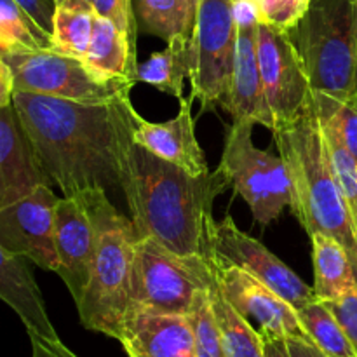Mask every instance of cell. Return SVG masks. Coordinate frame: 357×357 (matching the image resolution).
I'll use <instances>...</instances> for the list:
<instances>
[{
	"label": "cell",
	"instance_id": "7a4b0ae2",
	"mask_svg": "<svg viewBox=\"0 0 357 357\" xmlns=\"http://www.w3.org/2000/svg\"><path fill=\"white\" fill-rule=\"evenodd\" d=\"M229 185L220 169L194 176L136 143L121 167V188L136 234L178 255H208L213 204Z\"/></svg>",
	"mask_w": 357,
	"mask_h": 357
},
{
	"label": "cell",
	"instance_id": "6da1fadb",
	"mask_svg": "<svg viewBox=\"0 0 357 357\" xmlns=\"http://www.w3.org/2000/svg\"><path fill=\"white\" fill-rule=\"evenodd\" d=\"M13 105L45 176L63 197L121 187L122 160L139 117L129 94L80 103L14 91Z\"/></svg>",
	"mask_w": 357,
	"mask_h": 357
},
{
	"label": "cell",
	"instance_id": "ba28073f",
	"mask_svg": "<svg viewBox=\"0 0 357 357\" xmlns=\"http://www.w3.org/2000/svg\"><path fill=\"white\" fill-rule=\"evenodd\" d=\"M237 47L234 0H199L197 21L190 38L192 94L202 110L229 108Z\"/></svg>",
	"mask_w": 357,
	"mask_h": 357
},
{
	"label": "cell",
	"instance_id": "7402d4cb",
	"mask_svg": "<svg viewBox=\"0 0 357 357\" xmlns=\"http://www.w3.org/2000/svg\"><path fill=\"white\" fill-rule=\"evenodd\" d=\"M208 293L227 357H265L264 337L227 300L216 281L215 271H213V281Z\"/></svg>",
	"mask_w": 357,
	"mask_h": 357
},
{
	"label": "cell",
	"instance_id": "4316f807",
	"mask_svg": "<svg viewBox=\"0 0 357 357\" xmlns=\"http://www.w3.org/2000/svg\"><path fill=\"white\" fill-rule=\"evenodd\" d=\"M296 312L309 340L321 351L333 357H357L351 340L323 300H314Z\"/></svg>",
	"mask_w": 357,
	"mask_h": 357
},
{
	"label": "cell",
	"instance_id": "8992f818",
	"mask_svg": "<svg viewBox=\"0 0 357 357\" xmlns=\"http://www.w3.org/2000/svg\"><path fill=\"white\" fill-rule=\"evenodd\" d=\"M213 281L211 260L178 255L153 237H138L131 274V307L188 316L195 296ZM129 307V309H131Z\"/></svg>",
	"mask_w": 357,
	"mask_h": 357
},
{
	"label": "cell",
	"instance_id": "2e32d148",
	"mask_svg": "<svg viewBox=\"0 0 357 357\" xmlns=\"http://www.w3.org/2000/svg\"><path fill=\"white\" fill-rule=\"evenodd\" d=\"M129 357H197L188 316L131 307L117 338Z\"/></svg>",
	"mask_w": 357,
	"mask_h": 357
},
{
	"label": "cell",
	"instance_id": "ab89813d",
	"mask_svg": "<svg viewBox=\"0 0 357 357\" xmlns=\"http://www.w3.org/2000/svg\"><path fill=\"white\" fill-rule=\"evenodd\" d=\"M234 2H237V0H234Z\"/></svg>",
	"mask_w": 357,
	"mask_h": 357
},
{
	"label": "cell",
	"instance_id": "e575fe53",
	"mask_svg": "<svg viewBox=\"0 0 357 357\" xmlns=\"http://www.w3.org/2000/svg\"><path fill=\"white\" fill-rule=\"evenodd\" d=\"M286 344L291 357H333L321 351L309 338H286Z\"/></svg>",
	"mask_w": 357,
	"mask_h": 357
},
{
	"label": "cell",
	"instance_id": "30bf717a",
	"mask_svg": "<svg viewBox=\"0 0 357 357\" xmlns=\"http://www.w3.org/2000/svg\"><path fill=\"white\" fill-rule=\"evenodd\" d=\"M258 66L274 129L291 124L312 101L309 77L288 31L258 20Z\"/></svg>",
	"mask_w": 357,
	"mask_h": 357
},
{
	"label": "cell",
	"instance_id": "44dd1931",
	"mask_svg": "<svg viewBox=\"0 0 357 357\" xmlns=\"http://www.w3.org/2000/svg\"><path fill=\"white\" fill-rule=\"evenodd\" d=\"M314 293L319 300H337L357 289V274L347 250L326 234H314Z\"/></svg>",
	"mask_w": 357,
	"mask_h": 357
},
{
	"label": "cell",
	"instance_id": "f35d334b",
	"mask_svg": "<svg viewBox=\"0 0 357 357\" xmlns=\"http://www.w3.org/2000/svg\"><path fill=\"white\" fill-rule=\"evenodd\" d=\"M356 42H357V14H356Z\"/></svg>",
	"mask_w": 357,
	"mask_h": 357
},
{
	"label": "cell",
	"instance_id": "f1b7e54d",
	"mask_svg": "<svg viewBox=\"0 0 357 357\" xmlns=\"http://www.w3.org/2000/svg\"><path fill=\"white\" fill-rule=\"evenodd\" d=\"M208 289L195 296L194 305L188 312V321H190L192 331H194L195 351H197V357H227L218 326H216L215 314L211 309V302H209Z\"/></svg>",
	"mask_w": 357,
	"mask_h": 357
},
{
	"label": "cell",
	"instance_id": "4dcf8cb0",
	"mask_svg": "<svg viewBox=\"0 0 357 357\" xmlns=\"http://www.w3.org/2000/svg\"><path fill=\"white\" fill-rule=\"evenodd\" d=\"M98 16L110 20L131 45L138 49V21H136L135 2L132 0H91Z\"/></svg>",
	"mask_w": 357,
	"mask_h": 357
},
{
	"label": "cell",
	"instance_id": "d590c367",
	"mask_svg": "<svg viewBox=\"0 0 357 357\" xmlns=\"http://www.w3.org/2000/svg\"><path fill=\"white\" fill-rule=\"evenodd\" d=\"M13 94H14L13 72H10L9 65H7L6 59H3L2 54H0V108L13 103Z\"/></svg>",
	"mask_w": 357,
	"mask_h": 357
},
{
	"label": "cell",
	"instance_id": "1f68e13d",
	"mask_svg": "<svg viewBox=\"0 0 357 357\" xmlns=\"http://www.w3.org/2000/svg\"><path fill=\"white\" fill-rule=\"evenodd\" d=\"M324 303L333 312V316L337 317L342 330L345 331L357 354V289L337 300H328Z\"/></svg>",
	"mask_w": 357,
	"mask_h": 357
},
{
	"label": "cell",
	"instance_id": "5bb4252c",
	"mask_svg": "<svg viewBox=\"0 0 357 357\" xmlns=\"http://www.w3.org/2000/svg\"><path fill=\"white\" fill-rule=\"evenodd\" d=\"M237 47L230 84L229 112L234 121L265 126L272 131L271 110L261 89L260 66H258V13L250 0L236 2Z\"/></svg>",
	"mask_w": 357,
	"mask_h": 357
},
{
	"label": "cell",
	"instance_id": "ac0fdd59",
	"mask_svg": "<svg viewBox=\"0 0 357 357\" xmlns=\"http://www.w3.org/2000/svg\"><path fill=\"white\" fill-rule=\"evenodd\" d=\"M40 185H51V181L35 155L14 105H6L0 108V204L17 201Z\"/></svg>",
	"mask_w": 357,
	"mask_h": 357
},
{
	"label": "cell",
	"instance_id": "8fae6325",
	"mask_svg": "<svg viewBox=\"0 0 357 357\" xmlns=\"http://www.w3.org/2000/svg\"><path fill=\"white\" fill-rule=\"evenodd\" d=\"M213 264L234 265L274 289L293 309L300 310L317 300L314 288L302 281L288 265L279 260L260 241L244 234L230 216L215 222L209 230L208 255Z\"/></svg>",
	"mask_w": 357,
	"mask_h": 357
},
{
	"label": "cell",
	"instance_id": "83f0119b",
	"mask_svg": "<svg viewBox=\"0 0 357 357\" xmlns=\"http://www.w3.org/2000/svg\"><path fill=\"white\" fill-rule=\"evenodd\" d=\"M317 117L326 122L345 149L357 160V96L337 98L324 93H312Z\"/></svg>",
	"mask_w": 357,
	"mask_h": 357
},
{
	"label": "cell",
	"instance_id": "3957f363",
	"mask_svg": "<svg viewBox=\"0 0 357 357\" xmlns=\"http://www.w3.org/2000/svg\"><path fill=\"white\" fill-rule=\"evenodd\" d=\"M272 132L291 181L293 215L309 237L326 234L337 239L357 274V229L331 169L314 98L298 119Z\"/></svg>",
	"mask_w": 357,
	"mask_h": 357
},
{
	"label": "cell",
	"instance_id": "ffe728a7",
	"mask_svg": "<svg viewBox=\"0 0 357 357\" xmlns=\"http://www.w3.org/2000/svg\"><path fill=\"white\" fill-rule=\"evenodd\" d=\"M84 65L105 82H138V49L132 47L128 37L110 20L98 14Z\"/></svg>",
	"mask_w": 357,
	"mask_h": 357
},
{
	"label": "cell",
	"instance_id": "e0dca14e",
	"mask_svg": "<svg viewBox=\"0 0 357 357\" xmlns=\"http://www.w3.org/2000/svg\"><path fill=\"white\" fill-rule=\"evenodd\" d=\"M176 117L167 122H150L139 115L135 129L136 145L143 146L153 155L181 167L194 176L209 173L204 152L195 136V119L192 115V105L195 96L181 98Z\"/></svg>",
	"mask_w": 357,
	"mask_h": 357
},
{
	"label": "cell",
	"instance_id": "cb8c5ba5",
	"mask_svg": "<svg viewBox=\"0 0 357 357\" xmlns=\"http://www.w3.org/2000/svg\"><path fill=\"white\" fill-rule=\"evenodd\" d=\"M96 20L91 0H66L58 3L52 17L51 51L70 58H86Z\"/></svg>",
	"mask_w": 357,
	"mask_h": 357
},
{
	"label": "cell",
	"instance_id": "d6a6232c",
	"mask_svg": "<svg viewBox=\"0 0 357 357\" xmlns=\"http://www.w3.org/2000/svg\"><path fill=\"white\" fill-rule=\"evenodd\" d=\"M31 20L37 23L44 33L51 37L52 33V17H54L56 2L54 0H14Z\"/></svg>",
	"mask_w": 357,
	"mask_h": 357
},
{
	"label": "cell",
	"instance_id": "836d02e7",
	"mask_svg": "<svg viewBox=\"0 0 357 357\" xmlns=\"http://www.w3.org/2000/svg\"><path fill=\"white\" fill-rule=\"evenodd\" d=\"M31 344V357H79L75 352L70 351L59 338L49 340L38 335H28Z\"/></svg>",
	"mask_w": 357,
	"mask_h": 357
},
{
	"label": "cell",
	"instance_id": "9a60e30c",
	"mask_svg": "<svg viewBox=\"0 0 357 357\" xmlns=\"http://www.w3.org/2000/svg\"><path fill=\"white\" fill-rule=\"evenodd\" d=\"M96 223L82 194L59 197L54 209V243L58 271L73 302H79L87 284L96 250Z\"/></svg>",
	"mask_w": 357,
	"mask_h": 357
},
{
	"label": "cell",
	"instance_id": "d4e9b609",
	"mask_svg": "<svg viewBox=\"0 0 357 357\" xmlns=\"http://www.w3.org/2000/svg\"><path fill=\"white\" fill-rule=\"evenodd\" d=\"M190 75V38H173L167 47L153 52L138 65V82L149 84L181 100L185 79Z\"/></svg>",
	"mask_w": 357,
	"mask_h": 357
},
{
	"label": "cell",
	"instance_id": "603a6c76",
	"mask_svg": "<svg viewBox=\"0 0 357 357\" xmlns=\"http://www.w3.org/2000/svg\"><path fill=\"white\" fill-rule=\"evenodd\" d=\"M197 9L199 0H135L139 30L166 42L192 38Z\"/></svg>",
	"mask_w": 357,
	"mask_h": 357
},
{
	"label": "cell",
	"instance_id": "52a82bcc",
	"mask_svg": "<svg viewBox=\"0 0 357 357\" xmlns=\"http://www.w3.org/2000/svg\"><path fill=\"white\" fill-rule=\"evenodd\" d=\"M251 135V122L234 121L218 169L246 201L255 222L264 229L291 204V181L281 155L258 149Z\"/></svg>",
	"mask_w": 357,
	"mask_h": 357
},
{
	"label": "cell",
	"instance_id": "74e56055",
	"mask_svg": "<svg viewBox=\"0 0 357 357\" xmlns=\"http://www.w3.org/2000/svg\"><path fill=\"white\" fill-rule=\"evenodd\" d=\"M56 2V6H58V3H63V2H66V0H54Z\"/></svg>",
	"mask_w": 357,
	"mask_h": 357
},
{
	"label": "cell",
	"instance_id": "d6986e66",
	"mask_svg": "<svg viewBox=\"0 0 357 357\" xmlns=\"http://www.w3.org/2000/svg\"><path fill=\"white\" fill-rule=\"evenodd\" d=\"M0 300L10 307L28 335L56 340L54 326L45 310L44 296L31 274L30 261L0 246Z\"/></svg>",
	"mask_w": 357,
	"mask_h": 357
},
{
	"label": "cell",
	"instance_id": "4fadbf2b",
	"mask_svg": "<svg viewBox=\"0 0 357 357\" xmlns=\"http://www.w3.org/2000/svg\"><path fill=\"white\" fill-rule=\"evenodd\" d=\"M213 271L227 300L257 328L261 337L309 338L300 324L296 309L250 272L220 264H213Z\"/></svg>",
	"mask_w": 357,
	"mask_h": 357
},
{
	"label": "cell",
	"instance_id": "f546056e",
	"mask_svg": "<svg viewBox=\"0 0 357 357\" xmlns=\"http://www.w3.org/2000/svg\"><path fill=\"white\" fill-rule=\"evenodd\" d=\"M312 0H260L258 20L281 31H289L309 9Z\"/></svg>",
	"mask_w": 357,
	"mask_h": 357
},
{
	"label": "cell",
	"instance_id": "5b68a950",
	"mask_svg": "<svg viewBox=\"0 0 357 357\" xmlns=\"http://www.w3.org/2000/svg\"><path fill=\"white\" fill-rule=\"evenodd\" d=\"M357 0H312L288 31L312 93L357 96Z\"/></svg>",
	"mask_w": 357,
	"mask_h": 357
},
{
	"label": "cell",
	"instance_id": "484cf974",
	"mask_svg": "<svg viewBox=\"0 0 357 357\" xmlns=\"http://www.w3.org/2000/svg\"><path fill=\"white\" fill-rule=\"evenodd\" d=\"M51 49V37L14 0H0V54H26Z\"/></svg>",
	"mask_w": 357,
	"mask_h": 357
},
{
	"label": "cell",
	"instance_id": "277c9868",
	"mask_svg": "<svg viewBox=\"0 0 357 357\" xmlns=\"http://www.w3.org/2000/svg\"><path fill=\"white\" fill-rule=\"evenodd\" d=\"M84 195L96 223V250L89 279L75 303L86 330L117 340L131 307V274L138 241L132 220L114 208L105 188L79 192Z\"/></svg>",
	"mask_w": 357,
	"mask_h": 357
},
{
	"label": "cell",
	"instance_id": "7c38bea8",
	"mask_svg": "<svg viewBox=\"0 0 357 357\" xmlns=\"http://www.w3.org/2000/svg\"><path fill=\"white\" fill-rule=\"evenodd\" d=\"M58 201L51 185H40L17 201L0 204V246L44 271H58L54 243Z\"/></svg>",
	"mask_w": 357,
	"mask_h": 357
},
{
	"label": "cell",
	"instance_id": "9c48e42d",
	"mask_svg": "<svg viewBox=\"0 0 357 357\" xmlns=\"http://www.w3.org/2000/svg\"><path fill=\"white\" fill-rule=\"evenodd\" d=\"M14 79V91L33 93L80 103H108L131 93L128 80L105 82L87 70L82 59L45 51L2 56Z\"/></svg>",
	"mask_w": 357,
	"mask_h": 357
},
{
	"label": "cell",
	"instance_id": "8d00e7d4",
	"mask_svg": "<svg viewBox=\"0 0 357 357\" xmlns=\"http://www.w3.org/2000/svg\"><path fill=\"white\" fill-rule=\"evenodd\" d=\"M265 357H291L288 351L286 338H272L264 337Z\"/></svg>",
	"mask_w": 357,
	"mask_h": 357
}]
</instances>
